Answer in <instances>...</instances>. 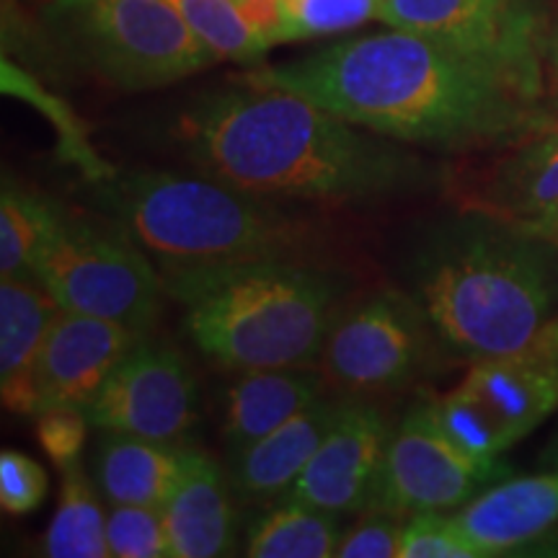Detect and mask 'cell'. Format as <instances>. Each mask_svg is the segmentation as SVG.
I'll use <instances>...</instances> for the list:
<instances>
[{"instance_id":"cell-1","label":"cell","mask_w":558,"mask_h":558,"mask_svg":"<svg viewBox=\"0 0 558 558\" xmlns=\"http://www.w3.org/2000/svg\"><path fill=\"white\" fill-rule=\"evenodd\" d=\"M243 81L284 88L369 132L445 153L497 148L546 109L497 68L403 29L337 41L303 60L248 70Z\"/></svg>"},{"instance_id":"cell-2","label":"cell","mask_w":558,"mask_h":558,"mask_svg":"<svg viewBox=\"0 0 558 558\" xmlns=\"http://www.w3.org/2000/svg\"><path fill=\"white\" fill-rule=\"evenodd\" d=\"M177 140L205 177L269 202H369L424 190L435 169L399 140L284 88L215 90L181 114Z\"/></svg>"},{"instance_id":"cell-3","label":"cell","mask_w":558,"mask_h":558,"mask_svg":"<svg viewBox=\"0 0 558 558\" xmlns=\"http://www.w3.org/2000/svg\"><path fill=\"white\" fill-rule=\"evenodd\" d=\"M409 279L439 347L465 362L514 352L558 318L556 243L481 209L427 230Z\"/></svg>"},{"instance_id":"cell-4","label":"cell","mask_w":558,"mask_h":558,"mask_svg":"<svg viewBox=\"0 0 558 558\" xmlns=\"http://www.w3.org/2000/svg\"><path fill=\"white\" fill-rule=\"evenodd\" d=\"M184 329L220 367H311L337 318L341 282L300 259L160 269Z\"/></svg>"},{"instance_id":"cell-5","label":"cell","mask_w":558,"mask_h":558,"mask_svg":"<svg viewBox=\"0 0 558 558\" xmlns=\"http://www.w3.org/2000/svg\"><path fill=\"white\" fill-rule=\"evenodd\" d=\"M88 192L158 269L300 259L316 241L277 202L251 197L205 173L114 171L88 184Z\"/></svg>"},{"instance_id":"cell-6","label":"cell","mask_w":558,"mask_h":558,"mask_svg":"<svg viewBox=\"0 0 558 558\" xmlns=\"http://www.w3.org/2000/svg\"><path fill=\"white\" fill-rule=\"evenodd\" d=\"M34 282L62 311L114 320L140 337L156 329L169 298L158 264L117 222L62 205L37 256Z\"/></svg>"},{"instance_id":"cell-7","label":"cell","mask_w":558,"mask_h":558,"mask_svg":"<svg viewBox=\"0 0 558 558\" xmlns=\"http://www.w3.org/2000/svg\"><path fill=\"white\" fill-rule=\"evenodd\" d=\"M47 19L96 75L124 90L171 86L215 62L169 0H50Z\"/></svg>"},{"instance_id":"cell-8","label":"cell","mask_w":558,"mask_h":558,"mask_svg":"<svg viewBox=\"0 0 558 558\" xmlns=\"http://www.w3.org/2000/svg\"><path fill=\"white\" fill-rule=\"evenodd\" d=\"M439 344L422 303L401 290H378L339 311L320 349V375L341 396H380L411 386Z\"/></svg>"},{"instance_id":"cell-9","label":"cell","mask_w":558,"mask_h":558,"mask_svg":"<svg viewBox=\"0 0 558 558\" xmlns=\"http://www.w3.org/2000/svg\"><path fill=\"white\" fill-rule=\"evenodd\" d=\"M380 21L486 62L543 99L550 26L541 0H383Z\"/></svg>"},{"instance_id":"cell-10","label":"cell","mask_w":558,"mask_h":558,"mask_svg":"<svg viewBox=\"0 0 558 558\" xmlns=\"http://www.w3.org/2000/svg\"><path fill=\"white\" fill-rule=\"evenodd\" d=\"M505 463H478L439 427L432 396L416 401L390 432L386 460L367 512L409 520L422 512H452L507 476ZM365 512V514H367Z\"/></svg>"},{"instance_id":"cell-11","label":"cell","mask_w":558,"mask_h":558,"mask_svg":"<svg viewBox=\"0 0 558 558\" xmlns=\"http://www.w3.org/2000/svg\"><path fill=\"white\" fill-rule=\"evenodd\" d=\"M199 386L177 347L140 337L86 407L90 427L184 445L199 424Z\"/></svg>"},{"instance_id":"cell-12","label":"cell","mask_w":558,"mask_h":558,"mask_svg":"<svg viewBox=\"0 0 558 558\" xmlns=\"http://www.w3.org/2000/svg\"><path fill=\"white\" fill-rule=\"evenodd\" d=\"M465 179L460 207L481 209L558 246V111L543 109Z\"/></svg>"},{"instance_id":"cell-13","label":"cell","mask_w":558,"mask_h":558,"mask_svg":"<svg viewBox=\"0 0 558 558\" xmlns=\"http://www.w3.org/2000/svg\"><path fill=\"white\" fill-rule=\"evenodd\" d=\"M509 450L558 409V318L525 347L471 362L458 386Z\"/></svg>"},{"instance_id":"cell-14","label":"cell","mask_w":558,"mask_h":558,"mask_svg":"<svg viewBox=\"0 0 558 558\" xmlns=\"http://www.w3.org/2000/svg\"><path fill=\"white\" fill-rule=\"evenodd\" d=\"M390 432L393 427L378 407L349 396L316 456L279 499L333 514L367 512L380 481Z\"/></svg>"},{"instance_id":"cell-15","label":"cell","mask_w":558,"mask_h":558,"mask_svg":"<svg viewBox=\"0 0 558 558\" xmlns=\"http://www.w3.org/2000/svg\"><path fill=\"white\" fill-rule=\"evenodd\" d=\"M137 339V331L114 320L60 311L37 362V414L52 407L86 409Z\"/></svg>"},{"instance_id":"cell-16","label":"cell","mask_w":558,"mask_h":558,"mask_svg":"<svg viewBox=\"0 0 558 558\" xmlns=\"http://www.w3.org/2000/svg\"><path fill=\"white\" fill-rule=\"evenodd\" d=\"M349 396H320L282 427L269 432L230 460V484L248 501H271L288 494L311 458L316 456L326 435L341 416Z\"/></svg>"},{"instance_id":"cell-17","label":"cell","mask_w":558,"mask_h":558,"mask_svg":"<svg viewBox=\"0 0 558 558\" xmlns=\"http://www.w3.org/2000/svg\"><path fill=\"white\" fill-rule=\"evenodd\" d=\"M233 484L207 452L186 448V465L163 505L169 558L230 556L235 548Z\"/></svg>"},{"instance_id":"cell-18","label":"cell","mask_w":558,"mask_h":558,"mask_svg":"<svg viewBox=\"0 0 558 558\" xmlns=\"http://www.w3.org/2000/svg\"><path fill=\"white\" fill-rule=\"evenodd\" d=\"M452 518L488 558L535 546L558 525V469L486 488Z\"/></svg>"},{"instance_id":"cell-19","label":"cell","mask_w":558,"mask_h":558,"mask_svg":"<svg viewBox=\"0 0 558 558\" xmlns=\"http://www.w3.org/2000/svg\"><path fill=\"white\" fill-rule=\"evenodd\" d=\"M326 390L320 369L259 367L241 369L230 383L222 416V442L228 458L239 456L288 418L308 409Z\"/></svg>"},{"instance_id":"cell-20","label":"cell","mask_w":558,"mask_h":558,"mask_svg":"<svg viewBox=\"0 0 558 558\" xmlns=\"http://www.w3.org/2000/svg\"><path fill=\"white\" fill-rule=\"evenodd\" d=\"M60 311L39 282H0V393L13 414H37V362Z\"/></svg>"},{"instance_id":"cell-21","label":"cell","mask_w":558,"mask_h":558,"mask_svg":"<svg viewBox=\"0 0 558 558\" xmlns=\"http://www.w3.org/2000/svg\"><path fill=\"white\" fill-rule=\"evenodd\" d=\"M94 458V481L104 501L163 509L186 465L184 445L101 432Z\"/></svg>"},{"instance_id":"cell-22","label":"cell","mask_w":558,"mask_h":558,"mask_svg":"<svg viewBox=\"0 0 558 558\" xmlns=\"http://www.w3.org/2000/svg\"><path fill=\"white\" fill-rule=\"evenodd\" d=\"M101 492L81 460L62 469L54 518L41 541V554L50 558H107V514Z\"/></svg>"},{"instance_id":"cell-23","label":"cell","mask_w":558,"mask_h":558,"mask_svg":"<svg viewBox=\"0 0 558 558\" xmlns=\"http://www.w3.org/2000/svg\"><path fill=\"white\" fill-rule=\"evenodd\" d=\"M341 541L339 514L279 499L248 530L251 558H329Z\"/></svg>"},{"instance_id":"cell-24","label":"cell","mask_w":558,"mask_h":558,"mask_svg":"<svg viewBox=\"0 0 558 558\" xmlns=\"http://www.w3.org/2000/svg\"><path fill=\"white\" fill-rule=\"evenodd\" d=\"M60 202L3 177L0 192V277L32 279Z\"/></svg>"},{"instance_id":"cell-25","label":"cell","mask_w":558,"mask_h":558,"mask_svg":"<svg viewBox=\"0 0 558 558\" xmlns=\"http://www.w3.org/2000/svg\"><path fill=\"white\" fill-rule=\"evenodd\" d=\"M215 60L251 65L271 50L243 0H169Z\"/></svg>"},{"instance_id":"cell-26","label":"cell","mask_w":558,"mask_h":558,"mask_svg":"<svg viewBox=\"0 0 558 558\" xmlns=\"http://www.w3.org/2000/svg\"><path fill=\"white\" fill-rule=\"evenodd\" d=\"M3 90L9 96H16V99H24L32 107H37L47 120L52 122V128L58 130V145H54V153L62 163L75 166L83 173V179L88 184H96V181L109 179L117 169L111 163H107L99 153H96L94 145L88 140V130L75 111L68 107L65 101L52 96L50 90H45L37 81L32 78L29 73L9 62V58H3Z\"/></svg>"},{"instance_id":"cell-27","label":"cell","mask_w":558,"mask_h":558,"mask_svg":"<svg viewBox=\"0 0 558 558\" xmlns=\"http://www.w3.org/2000/svg\"><path fill=\"white\" fill-rule=\"evenodd\" d=\"M109 554L117 558L171 556L163 509L140 505H111L107 514Z\"/></svg>"},{"instance_id":"cell-28","label":"cell","mask_w":558,"mask_h":558,"mask_svg":"<svg viewBox=\"0 0 558 558\" xmlns=\"http://www.w3.org/2000/svg\"><path fill=\"white\" fill-rule=\"evenodd\" d=\"M399 558H488V554L460 530L452 514L422 512L403 525Z\"/></svg>"},{"instance_id":"cell-29","label":"cell","mask_w":558,"mask_h":558,"mask_svg":"<svg viewBox=\"0 0 558 558\" xmlns=\"http://www.w3.org/2000/svg\"><path fill=\"white\" fill-rule=\"evenodd\" d=\"M50 476L41 463L19 450L0 452V507L5 514L24 518L45 505Z\"/></svg>"},{"instance_id":"cell-30","label":"cell","mask_w":558,"mask_h":558,"mask_svg":"<svg viewBox=\"0 0 558 558\" xmlns=\"http://www.w3.org/2000/svg\"><path fill=\"white\" fill-rule=\"evenodd\" d=\"M90 418L86 409L78 407H52L34 416V432L41 450L62 471L65 465L81 460L83 445H86Z\"/></svg>"},{"instance_id":"cell-31","label":"cell","mask_w":558,"mask_h":558,"mask_svg":"<svg viewBox=\"0 0 558 558\" xmlns=\"http://www.w3.org/2000/svg\"><path fill=\"white\" fill-rule=\"evenodd\" d=\"M407 520L367 512V518L341 535L339 558H399Z\"/></svg>"},{"instance_id":"cell-32","label":"cell","mask_w":558,"mask_h":558,"mask_svg":"<svg viewBox=\"0 0 558 558\" xmlns=\"http://www.w3.org/2000/svg\"><path fill=\"white\" fill-rule=\"evenodd\" d=\"M546 68H548L550 81H554V86L558 88V24L550 29L548 41H546Z\"/></svg>"},{"instance_id":"cell-33","label":"cell","mask_w":558,"mask_h":558,"mask_svg":"<svg viewBox=\"0 0 558 558\" xmlns=\"http://www.w3.org/2000/svg\"><path fill=\"white\" fill-rule=\"evenodd\" d=\"M535 546L543 548V550H538V554H543V556H558V525L550 530L548 535H543Z\"/></svg>"},{"instance_id":"cell-34","label":"cell","mask_w":558,"mask_h":558,"mask_svg":"<svg viewBox=\"0 0 558 558\" xmlns=\"http://www.w3.org/2000/svg\"><path fill=\"white\" fill-rule=\"evenodd\" d=\"M541 465H543V469H558V432H556V437L550 439L548 448L543 450Z\"/></svg>"}]
</instances>
